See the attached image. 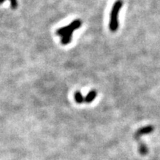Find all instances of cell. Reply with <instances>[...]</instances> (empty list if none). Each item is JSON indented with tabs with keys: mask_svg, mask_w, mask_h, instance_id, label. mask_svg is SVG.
<instances>
[{
	"mask_svg": "<svg viewBox=\"0 0 160 160\" xmlns=\"http://www.w3.org/2000/svg\"><path fill=\"white\" fill-rule=\"evenodd\" d=\"M122 7V0L116 1L112 7L109 22V28L112 32H116L119 28V14Z\"/></svg>",
	"mask_w": 160,
	"mask_h": 160,
	"instance_id": "cell-1",
	"label": "cell"
},
{
	"mask_svg": "<svg viewBox=\"0 0 160 160\" xmlns=\"http://www.w3.org/2000/svg\"><path fill=\"white\" fill-rule=\"evenodd\" d=\"M97 96V93L96 91H91L88 93L87 96L85 97V102L87 103H91L96 99Z\"/></svg>",
	"mask_w": 160,
	"mask_h": 160,
	"instance_id": "cell-4",
	"label": "cell"
},
{
	"mask_svg": "<svg viewBox=\"0 0 160 160\" xmlns=\"http://www.w3.org/2000/svg\"><path fill=\"white\" fill-rule=\"evenodd\" d=\"M5 1V0H0V5H1V4H2Z\"/></svg>",
	"mask_w": 160,
	"mask_h": 160,
	"instance_id": "cell-9",
	"label": "cell"
},
{
	"mask_svg": "<svg viewBox=\"0 0 160 160\" xmlns=\"http://www.w3.org/2000/svg\"><path fill=\"white\" fill-rule=\"evenodd\" d=\"M69 27V25H68ZM73 31L71 28L69 27V31L68 32V33L65 36H63L62 37V39H61V42L62 45H68V44H69L70 42H71L72 40V36H73Z\"/></svg>",
	"mask_w": 160,
	"mask_h": 160,
	"instance_id": "cell-3",
	"label": "cell"
},
{
	"mask_svg": "<svg viewBox=\"0 0 160 160\" xmlns=\"http://www.w3.org/2000/svg\"><path fill=\"white\" fill-rule=\"evenodd\" d=\"M82 25V22L79 19H76L74 21H73L69 25V27L73 30V31H75V30H77Z\"/></svg>",
	"mask_w": 160,
	"mask_h": 160,
	"instance_id": "cell-5",
	"label": "cell"
},
{
	"mask_svg": "<svg viewBox=\"0 0 160 160\" xmlns=\"http://www.w3.org/2000/svg\"><path fill=\"white\" fill-rule=\"evenodd\" d=\"M148 151V149L147 146H146L145 144L141 143L139 145V152L142 155H145L147 154Z\"/></svg>",
	"mask_w": 160,
	"mask_h": 160,
	"instance_id": "cell-7",
	"label": "cell"
},
{
	"mask_svg": "<svg viewBox=\"0 0 160 160\" xmlns=\"http://www.w3.org/2000/svg\"><path fill=\"white\" fill-rule=\"evenodd\" d=\"M154 130V127L153 125H147L145 127L141 128L138 130V131L136 132L135 137H140L142 136L145 135V134H149V133H152Z\"/></svg>",
	"mask_w": 160,
	"mask_h": 160,
	"instance_id": "cell-2",
	"label": "cell"
},
{
	"mask_svg": "<svg viewBox=\"0 0 160 160\" xmlns=\"http://www.w3.org/2000/svg\"><path fill=\"white\" fill-rule=\"evenodd\" d=\"M11 2V8L13 9H16L18 6V3H17V0H10Z\"/></svg>",
	"mask_w": 160,
	"mask_h": 160,
	"instance_id": "cell-8",
	"label": "cell"
},
{
	"mask_svg": "<svg viewBox=\"0 0 160 160\" xmlns=\"http://www.w3.org/2000/svg\"><path fill=\"white\" fill-rule=\"evenodd\" d=\"M74 99H75V101L79 104L83 103L84 102H85V97H83L82 94L81 93V92L79 91L76 92L74 95Z\"/></svg>",
	"mask_w": 160,
	"mask_h": 160,
	"instance_id": "cell-6",
	"label": "cell"
}]
</instances>
